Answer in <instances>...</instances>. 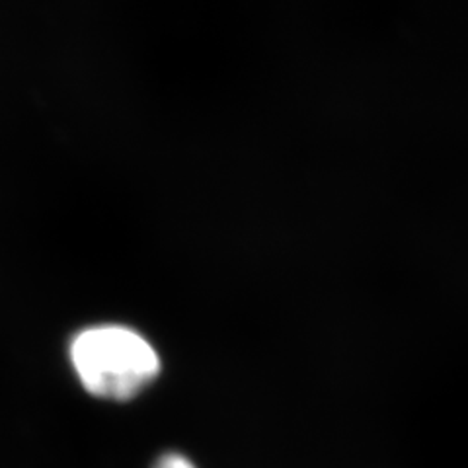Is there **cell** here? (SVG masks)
I'll use <instances>...</instances> for the list:
<instances>
[{
  "mask_svg": "<svg viewBox=\"0 0 468 468\" xmlns=\"http://www.w3.org/2000/svg\"><path fill=\"white\" fill-rule=\"evenodd\" d=\"M70 363L88 392L115 402L137 397L160 373L151 342L115 324L82 330L70 344Z\"/></svg>",
  "mask_w": 468,
  "mask_h": 468,
  "instance_id": "6da1fadb",
  "label": "cell"
},
{
  "mask_svg": "<svg viewBox=\"0 0 468 468\" xmlns=\"http://www.w3.org/2000/svg\"><path fill=\"white\" fill-rule=\"evenodd\" d=\"M153 468H197V466L186 455H182V452L170 451V452H165V455H160L153 464Z\"/></svg>",
  "mask_w": 468,
  "mask_h": 468,
  "instance_id": "7a4b0ae2",
  "label": "cell"
}]
</instances>
